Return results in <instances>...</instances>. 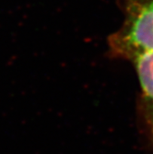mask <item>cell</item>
Here are the masks:
<instances>
[{
    "label": "cell",
    "mask_w": 153,
    "mask_h": 154,
    "mask_svg": "<svg viewBox=\"0 0 153 154\" xmlns=\"http://www.w3.org/2000/svg\"><path fill=\"white\" fill-rule=\"evenodd\" d=\"M124 23L108 45L113 57L133 61L153 52V0H124Z\"/></svg>",
    "instance_id": "obj_1"
},
{
    "label": "cell",
    "mask_w": 153,
    "mask_h": 154,
    "mask_svg": "<svg viewBox=\"0 0 153 154\" xmlns=\"http://www.w3.org/2000/svg\"><path fill=\"white\" fill-rule=\"evenodd\" d=\"M132 62L135 64L141 89V117L148 133L153 137V52L141 54Z\"/></svg>",
    "instance_id": "obj_2"
}]
</instances>
